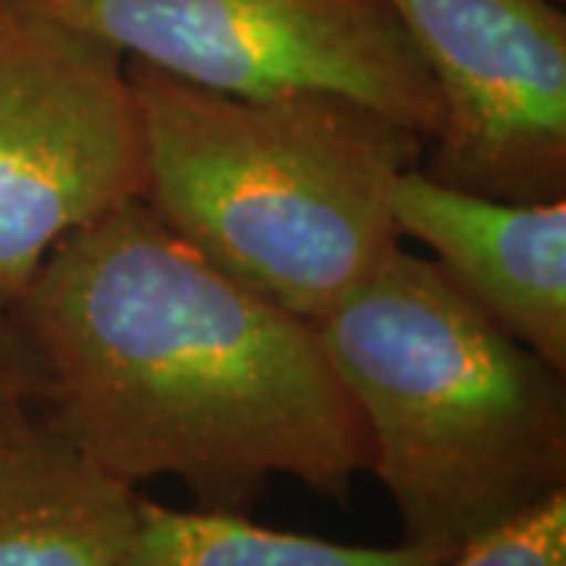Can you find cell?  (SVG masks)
Returning <instances> with one entry per match:
<instances>
[{
    "instance_id": "obj_8",
    "label": "cell",
    "mask_w": 566,
    "mask_h": 566,
    "mask_svg": "<svg viewBox=\"0 0 566 566\" xmlns=\"http://www.w3.org/2000/svg\"><path fill=\"white\" fill-rule=\"evenodd\" d=\"M139 520L114 479L41 403L0 406V566H123Z\"/></svg>"
},
{
    "instance_id": "obj_10",
    "label": "cell",
    "mask_w": 566,
    "mask_h": 566,
    "mask_svg": "<svg viewBox=\"0 0 566 566\" xmlns=\"http://www.w3.org/2000/svg\"><path fill=\"white\" fill-rule=\"evenodd\" d=\"M447 566H566V491L457 551Z\"/></svg>"
},
{
    "instance_id": "obj_3",
    "label": "cell",
    "mask_w": 566,
    "mask_h": 566,
    "mask_svg": "<svg viewBox=\"0 0 566 566\" xmlns=\"http://www.w3.org/2000/svg\"><path fill=\"white\" fill-rule=\"evenodd\" d=\"M148 205L208 262L318 322L400 243L390 186L424 142L340 95L237 98L126 57Z\"/></svg>"
},
{
    "instance_id": "obj_12",
    "label": "cell",
    "mask_w": 566,
    "mask_h": 566,
    "mask_svg": "<svg viewBox=\"0 0 566 566\" xmlns=\"http://www.w3.org/2000/svg\"><path fill=\"white\" fill-rule=\"evenodd\" d=\"M554 3H564V0H554Z\"/></svg>"
},
{
    "instance_id": "obj_9",
    "label": "cell",
    "mask_w": 566,
    "mask_h": 566,
    "mask_svg": "<svg viewBox=\"0 0 566 566\" xmlns=\"http://www.w3.org/2000/svg\"><path fill=\"white\" fill-rule=\"evenodd\" d=\"M450 551L424 545H337L252 523L245 513L174 510L139 494V520L123 566H447Z\"/></svg>"
},
{
    "instance_id": "obj_2",
    "label": "cell",
    "mask_w": 566,
    "mask_h": 566,
    "mask_svg": "<svg viewBox=\"0 0 566 566\" xmlns=\"http://www.w3.org/2000/svg\"><path fill=\"white\" fill-rule=\"evenodd\" d=\"M409 545L463 551L566 491V371L397 245L318 322Z\"/></svg>"
},
{
    "instance_id": "obj_7",
    "label": "cell",
    "mask_w": 566,
    "mask_h": 566,
    "mask_svg": "<svg viewBox=\"0 0 566 566\" xmlns=\"http://www.w3.org/2000/svg\"><path fill=\"white\" fill-rule=\"evenodd\" d=\"M390 218L506 334L566 371V199L504 202L416 164L390 186Z\"/></svg>"
},
{
    "instance_id": "obj_6",
    "label": "cell",
    "mask_w": 566,
    "mask_h": 566,
    "mask_svg": "<svg viewBox=\"0 0 566 566\" xmlns=\"http://www.w3.org/2000/svg\"><path fill=\"white\" fill-rule=\"evenodd\" d=\"M444 107L431 180L504 202L566 199V13L554 0H385Z\"/></svg>"
},
{
    "instance_id": "obj_11",
    "label": "cell",
    "mask_w": 566,
    "mask_h": 566,
    "mask_svg": "<svg viewBox=\"0 0 566 566\" xmlns=\"http://www.w3.org/2000/svg\"><path fill=\"white\" fill-rule=\"evenodd\" d=\"M51 381L39 349L10 312H0V406L32 400L44 403Z\"/></svg>"
},
{
    "instance_id": "obj_5",
    "label": "cell",
    "mask_w": 566,
    "mask_h": 566,
    "mask_svg": "<svg viewBox=\"0 0 566 566\" xmlns=\"http://www.w3.org/2000/svg\"><path fill=\"white\" fill-rule=\"evenodd\" d=\"M126 57L237 98L340 95L428 145L444 107L385 0H32Z\"/></svg>"
},
{
    "instance_id": "obj_1",
    "label": "cell",
    "mask_w": 566,
    "mask_h": 566,
    "mask_svg": "<svg viewBox=\"0 0 566 566\" xmlns=\"http://www.w3.org/2000/svg\"><path fill=\"white\" fill-rule=\"evenodd\" d=\"M48 419L126 485L249 513L286 475L346 504L371 441L308 318L208 262L136 199L48 252L10 308Z\"/></svg>"
},
{
    "instance_id": "obj_4",
    "label": "cell",
    "mask_w": 566,
    "mask_h": 566,
    "mask_svg": "<svg viewBox=\"0 0 566 566\" xmlns=\"http://www.w3.org/2000/svg\"><path fill=\"white\" fill-rule=\"evenodd\" d=\"M142 192L126 54L32 0H0V312L63 237Z\"/></svg>"
}]
</instances>
